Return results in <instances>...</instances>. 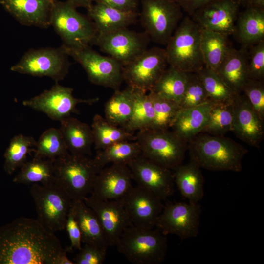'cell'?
Masks as SVG:
<instances>
[{"instance_id": "cell-37", "label": "cell", "mask_w": 264, "mask_h": 264, "mask_svg": "<svg viewBox=\"0 0 264 264\" xmlns=\"http://www.w3.org/2000/svg\"><path fill=\"white\" fill-rule=\"evenodd\" d=\"M37 141L32 136L22 134L17 135L11 140L4 154V169L12 174L26 161L27 154L35 151Z\"/></svg>"}, {"instance_id": "cell-49", "label": "cell", "mask_w": 264, "mask_h": 264, "mask_svg": "<svg viewBox=\"0 0 264 264\" xmlns=\"http://www.w3.org/2000/svg\"><path fill=\"white\" fill-rule=\"evenodd\" d=\"M67 1L76 8L84 7L87 9L97 0H67Z\"/></svg>"}, {"instance_id": "cell-22", "label": "cell", "mask_w": 264, "mask_h": 264, "mask_svg": "<svg viewBox=\"0 0 264 264\" xmlns=\"http://www.w3.org/2000/svg\"><path fill=\"white\" fill-rule=\"evenodd\" d=\"M5 10L21 24L47 28L54 0H2Z\"/></svg>"}, {"instance_id": "cell-14", "label": "cell", "mask_w": 264, "mask_h": 264, "mask_svg": "<svg viewBox=\"0 0 264 264\" xmlns=\"http://www.w3.org/2000/svg\"><path fill=\"white\" fill-rule=\"evenodd\" d=\"M150 40L145 31L138 32L124 28L105 34H97L93 44L123 66L148 49Z\"/></svg>"}, {"instance_id": "cell-2", "label": "cell", "mask_w": 264, "mask_h": 264, "mask_svg": "<svg viewBox=\"0 0 264 264\" xmlns=\"http://www.w3.org/2000/svg\"><path fill=\"white\" fill-rule=\"evenodd\" d=\"M190 159L201 168L214 171L240 172L247 150L232 139L221 135L201 134L188 141Z\"/></svg>"}, {"instance_id": "cell-27", "label": "cell", "mask_w": 264, "mask_h": 264, "mask_svg": "<svg viewBox=\"0 0 264 264\" xmlns=\"http://www.w3.org/2000/svg\"><path fill=\"white\" fill-rule=\"evenodd\" d=\"M60 130L69 153L90 156L94 144L91 127L71 116L60 121Z\"/></svg>"}, {"instance_id": "cell-24", "label": "cell", "mask_w": 264, "mask_h": 264, "mask_svg": "<svg viewBox=\"0 0 264 264\" xmlns=\"http://www.w3.org/2000/svg\"><path fill=\"white\" fill-rule=\"evenodd\" d=\"M213 102L180 109L171 127L172 131L186 141L202 132L207 125Z\"/></svg>"}, {"instance_id": "cell-52", "label": "cell", "mask_w": 264, "mask_h": 264, "mask_svg": "<svg viewBox=\"0 0 264 264\" xmlns=\"http://www.w3.org/2000/svg\"><path fill=\"white\" fill-rule=\"evenodd\" d=\"M2 3H3L2 0H0V5H2Z\"/></svg>"}, {"instance_id": "cell-29", "label": "cell", "mask_w": 264, "mask_h": 264, "mask_svg": "<svg viewBox=\"0 0 264 264\" xmlns=\"http://www.w3.org/2000/svg\"><path fill=\"white\" fill-rule=\"evenodd\" d=\"M233 34L244 48L264 41V9L246 7L239 13Z\"/></svg>"}, {"instance_id": "cell-21", "label": "cell", "mask_w": 264, "mask_h": 264, "mask_svg": "<svg viewBox=\"0 0 264 264\" xmlns=\"http://www.w3.org/2000/svg\"><path fill=\"white\" fill-rule=\"evenodd\" d=\"M231 131L242 141L258 148L264 138V121L253 109L244 94H238L233 102Z\"/></svg>"}, {"instance_id": "cell-8", "label": "cell", "mask_w": 264, "mask_h": 264, "mask_svg": "<svg viewBox=\"0 0 264 264\" xmlns=\"http://www.w3.org/2000/svg\"><path fill=\"white\" fill-rule=\"evenodd\" d=\"M30 193L35 205L37 220L53 233L65 229L73 201L67 192L56 183H34L31 185Z\"/></svg>"}, {"instance_id": "cell-32", "label": "cell", "mask_w": 264, "mask_h": 264, "mask_svg": "<svg viewBox=\"0 0 264 264\" xmlns=\"http://www.w3.org/2000/svg\"><path fill=\"white\" fill-rule=\"evenodd\" d=\"M91 128L95 148L97 150L118 142L136 140L134 132L112 124L99 114L94 115Z\"/></svg>"}, {"instance_id": "cell-7", "label": "cell", "mask_w": 264, "mask_h": 264, "mask_svg": "<svg viewBox=\"0 0 264 264\" xmlns=\"http://www.w3.org/2000/svg\"><path fill=\"white\" fill-rule=\"evenodd\" d=\"M67 1L54 0L50 24L60 37L63 44L73 47L90 46L93 44L97 31L93 22L79 12Z\"/></svg>"}, {"instance_id": "cell-20", "label": "cell", "mask_w": 264, "mask_h": 264, "mask_svg": "<svg viewBox=\"0 0 264 264\" xmlns=\"http://www.w3.org/2000/svg\"><path fill=\"white\" fill-rule=\"evenodd\" d=\"M132 174L125 164H111L100 170L90 196L101 200L121 199L132 187Z\"/></svg>"}, {"instance_id": "cell-10", "label": "cell", "mask_w": 264, "mask_h": 264, "mask_svg": "<svg viewBox=\"0 0 264 264\" xmlns=\"http://www.w3.org/2000/svg\"><path fill=\"white\" fill-rule=\"evenodd\" d=\"M62 47L82 66L92 84L119 89L124 80L123 66L117 61L101 55L90 46L73 47L63 44Z\"/></svg>"}, {"instance_id": "cell-3", "label": "cell", "mask_w": 264, "mask_h": 264, "mask_svg": "<svg viewBox=\"0 0 264 264\" xmlns=\"http://www.w3.org/2000/svg\"><path fill=\"white\" fill-rule=\"evenodd\" d=\"M201 31L190 16L182 19L165 48L169 66L186 73H197L205 66Z\"/></svg>"}, {"instance_id": "cell-46", "label": "cell", "mask_w": 264, "mask_h": 264, "mask_svg": "<svg viewBox=\"0 0 264 264\" xmlns=\"http://www.w3.org/2000/svg\"><path fill=\"white\" fill-rule=\"evenodd\" d=\"M65 229L68 233L70 241V246L66 248L67 251L73 249L80 250L82 248V242L81 232L72 208L67 215Z\"/></svg>"}, {"instance_id": "cell-6", "label": "cell", "mask_w": 264, "mask_h": 264, "mask_svg": "<svg viewBox=\"0 0 264 264\" xmlns=\"http://www.w3.org/2000/svg\"><path fill=\"white\" fill-rule=\"evenodd\" d=\"M135 136L144 157L171 170L182 164L188 142L172 131L146 129L137 131Z\"/></svg>"}, {"instance_id": "cell-31", "label": "cell", "mask_w": 264, "mask_h": 264, "mask_svg": "<svg viewBox=\"0 0 264 264\" xmlns=\"http://www.w3.org/2000/svg\"><path fill=\"white\" fill-rule=\"evenodd\" d=\"M20 168L13 179L15 183L47 185L55 183L54 160L34 157Z\"/></svg>"}, {"instance_id": "cell-30", "label": "cell", "mask_w": 264, "mask_h": 264, "mask_svg": "<svg viewBox=\"0 0 264 264\" xmlns=\"http://www.w3.org/2000/svg\"><path fill=\"white\" fill-rule=\"evenodd\" d=\"M228 36L201 28L200 47L205 67L216 73L232 47Z\"/></svg>"}, {"instance_id": "cell-38", "label": "cell", "mask_w": 264, "mask_h": 264, "mask_svg": "<svg viewBox=\"0 0 264 264\" xmlns=\"http://www.w3.org/2000/svg\"><path fill=\"white\" fill-rule=\"evenodd\" d=\"M34 157L54 160L69 152L60 129L50 128L37 141Z\"/></svg>"}, {"instance_id": "cell-35", "label": "cell", "mask_w": 264, "mask_h": 264, "mask_svg": "<svg viewBox=\"0 0 264 264\" xmlns=\"http://www.w3.org/2000/svg\"><path fill=\"white\" fill-rule=\"evenodd\" d=\"M140 154V146L136 140L122 141L98 150L93 159L102 169L110 163L127 165Z\"/></svg>"}, {"instance_id": "cell-39", "label": "cell", "mask_w": 264, "mask_h": 264, "mask_svg": "<svg viewBox=\"0 0 264 264\" xmlns=\"http://www.w3.org/2000/svg\"><path fill=\"white\" fill-rule=\"evenodd\" d=\"M208 96L214 102H233L239 94L233 91L215 72L203 67L197 72Z\"/></svg>"}, {"instance_id": "cell-26", "label": "cell", "mask_w": 264, "mask_h": 264, "mask_svg": "<svg viewBox=\"0 0 264 264\" xmlns=\"http://www.w3.org/2000/svg\"><path fill=\"white\" fill-rule=\"evenodd\" d=\"M71 208L80 228L82 242L107 250L110 246L94 212L84 200H73Z\"/></svg>"}, {"instance_id": "cell-47", "label": "cell", "mask_w": 264, "mask_h": 264, "mask_svg": "<svg viewBox=\"0 0 264 264\" xmlns=\"http://www.w3.org/2000/svg\"><path fill=\"white\" fill-rule=\"evenodd\" d=\"M114 8L127 12H137L138 0H97Z\"/></svg>"}, {"instance_id": "cell-1", "label": "cell", "mask_w": 264, "mask_h": 264, "mask_svg": "<svg viewBox=\"0 0 264 264\" xmlns=\"http://www.w3.org/2000/svg\"><path fill=\"white\" fill-rule=\"evenodd\" d=\"M65 250L37 219L20 217L0 226V264H56Z\"/></svg>"}, {"instance_id": "cell-23", "label": "cell", "mask_w": 264, "mask_h": 264, "mask_svg": "<svg viewBox=\"0 0 264 264\" xmlns=\"http://www.w3.org/2000/svg\"><path fill=\"white\" fill-rule=\"evenodd\" d=\"M88 16L93 22L97 34H105L134 24L137 12H127L110 7L97 1L87 9Z\"/></svg>"}, {"instance_id": "cell-33", "label": "cell", "mask_w": 264, "mask_h": 264, "mask_svg": "<svg viewBox=\"0 0 264 264\" xmlns=\"http://www.w3.org/2000/svg\"><path fill=\"white\" fill-rule=\"evenodd\" d=\"M188 79L189 73L169 66L150 91L179 104L185 90Z\"/></svg>"}, {"instance_id": "cell-11", "label": "cell", "mask_w": 264, "mask_h": 264, "mask_svg": "<svg viewBox=\"0 0 264 264\" xmlns=\"http://www.w3.org/2000/svg\"><path fill=\"white\" fill-rule=\"evenodd\" d=\"M68 55L61 46L30 49L10 70L36 77L46 76L56 83L68 74L70 66Z\"/></svg>"}, {"instance_id": "cell-19", "label": "cell", "mask_w": 264, "mask_h": 264, "mask_svg": "<svg viewBox=\"0 0 264 264\" xmlns=\"http://www.w3.org/2000/svg\"><path fill=\"white\" fill-rule=\"evenodd\" d=\"M83 200L98 218L109 246H115L124 230L132 225L120 199L101 200L89 196Z\"/></svg>"}, {"instance_id": "cell-25", "label": "cell", "mask_w": 264, "mask_h": 264, "mask_svg": "<svg viewBox=\"0 0 264 264\" xmlns=\"http://www.w3.org/2000/svg\"><path fill=\"white\" fill-rule=\"evenodd\" d=\"M248 64L246 48L237 50L232 46L216 73L233 91L240 94L248 78Z\"/></svg>"}, {"instance_id": "cell-13", "label": "cell", "mask_w": 264, "mask_h": 264, "mask_svg": "<svg viewBox=\"0 0 264 264\" xmlns=\"http://www.w3.org/2000/svg\"><path fill=\"white\" fill-rule=\"evenodd\" d=\"M201 214L199 203L169 202L164 205L155 227L166 236L175 235L183 240L195 238L199 232Z\"/></svg>"}, {"instance_id": "cell-43", "label": "cell", "mask_w": 264, "mask_h": 264, "mask_svg": "<svg viewBox=\"0 0 264 264\" xmlns=\"http://www.w3.org/2000/svg\"><path fill=\"white\" fill-rule=\"evenodd\" d=\"M248 99L253 109L264 121V85L263 81L248 78L244 83L242 92Z\"/></svg>"}, {"instance_id": "cell-28", "label": "cell", "mask_w": 264, "mask_h": 264, "mask_svg": "<svg viewBox=\"0 0 264 264\" xmlns=\"http://www.w3.org/2000/svg\"><path fill=\"white\" fill-rule=\"evenodd\" d=\"M174 183L183 197L191 203H199L204 195V177L200 167L191 160L174 169Z\"/></svg>"}, {"instance_id": "cell-9", "label": "cell", "mask_w": 264, "mask_h": 264, "mask_svg": "<svg viewBox=\"0 0 264 264\" xmlns=\"http://www.w3.org/2000/svg\"><path fill=\"white\" fill-rule=\"evenodd\" d=\"M141 25L153 42L166 46L183 18L174 0H141Z\"/></svg>"}, {"instance_id": "cell-16", "label": "cell", "mask_w": 264, "mask_h": 264, "mask_svg": "<svg viewBox=\"0 0 264 264\" xmlns=\"http://www.w3.org/2000/svg\"><path fill=\"white\" fill-rule=\"evenodd\" d=\"M127 165L137 185L149 190L162 201L174 194L175 183L171 169L157 164L141 154Z\"/></svg>"}, {"instance_id": "cell-40", "label": "cell", "mask_w": 264, "mask_h": 264, "mask_svg": "<svg viewBox=\"0 0 264 264\" xmlns=\"http://www.w3.org/2000/svg\"><path fill=\"white\" fill-rule=\"evenodd\" d=\"M233 102H214L210 110L208 120L202 132L222 135L231 131Z\"/></svg>"}, {"instance_id": "cell-36", "label": "cell", "mask_w": 264, "mask_h": 264, "mask_svg": "<svg viewBox=\"0 0 264 264\" xmlns=\"http://www.w3.org/2000/svg\"><path fill=\"white\" fill-rule=\"evenodd\" d=\"M132 89L134 97L132 113L129 121L123 128L134 132L149 129L153 123L155 113L150 94L137 89Z\"/></svg>"}, {"instance_id": "cell-4", "label": "cell", "mask_w": 264, "mask_h": 264, "mask_svg": "<svg viewBox=\"0 0 264 264\" xmlns=\"http://www.w3.org/2000/svg\"><path fill=\"white\" fill-rule=\"evenodd\" d=\"M55 183L72 200H83L90 194L95 179L101 169L93 158L68 152L54 160Z\"/></svg>"}, {"instance_id": "cell-48", "label": "cell", "mask_w": 264, "mask_h": 264, "mask_svg": "<svg viewBox=\"0 0 264 264\" xmlns=\"http://www.w3.org/2000/svg\"><path fill=\"white\" fill-rule=\"evenodd\" d=\"M190 16L197 9L217 0H174Z\"/></svg>"}, {"instance_id": "cell-17", "label": "cell", "mask_w": 264, "mask_h": 264, "mask_svg": "<svg viewBox=\"0 0 264 264\" xmlns=\"http://www.w3.org/2000/svg\"><path fill=\"white\" fill-rule=\"evenodd\" d=\"M133 225L153 228L162 211V200L155 194L139 186H132L120 199Z\"/></svg>"}, {"instance_id": "cell-5", "label": "cell", "mask_w": 264, "mask_h": 264, "mask_svg": "<svg viewBox=\"0 0 264 264\" xmlns=\"http://www.w3.org/2000/svg\"><path fill=\"white\" fill-rule=\"evenodd\" d=\"M115 246L132 264H160L166 257L168 242L158 229L132 225L124 230Z\"/></svg>"}, {"instance_id": "cell-50", "label": "cell", "mask_w": 264, "mask_h": 264, "mask_svg": "<svg viewBox=\"0 0 264 264\" xmlns=\"http://www.w3.org/2000/svg\"><path fill=\"white\" fill-rule=\"evenodd\" d=\"M246 7L264 9V0H247Z\"/></svg>"}, {"instance_id": "cell-41", "label": "cell", "mask_w": 264, "mask_h": 264, "mask_svg": "<svg viewBox=\"0 0 264 264\" xmlns=\"http://www.w3.org/2000/svg\"><path fill=\"white\" fill-rule=\"evenodd\" d=\"M148 93L151 97L155 113L153 123L149 129L169 130L180 110L179 104L152 91Z\"/></svg>"}, {"instance_id": "cell-44", "label": "cell", "mask_w": 264, "mask_h": 264, "mask_svg": "<svg viewBox=\"0 0 264 264\" xmlns=\"http://www.w3.org/2000/svg\"><path fill=\"white\" fill-rule=\"evenodd\" d=\"M248 52V78L263 81L264 78V41L250 47Z\"/></svg>"}, {"instance_id": "cell-45", "label": "cell", "mask_w": 264, "mask_h": 264, "mask_svg": "<svg viewBox=\"0 0 264 264\" xmlns=\"http://www.w3.org/2000/svg\"><path fill=\"white\" fill-rule=\"evenodd\" d=\"M107 250L96 246L85 244L74 259L76 264H102L104 263Z\"/></svg>"}, {"instance_id": "cell-15", "label": "cell", "mask_w": 264, "mask_h": 264, "mask_svg": "<svg viewBox=\"0 0 264 264\" xmlns=\"http://www.w3.org/2000/svg\"><path fill=\"white\" fill-rule=\"evenodd\" d=\"M73 89L64 87L56 83L51 88L28 100L22 104L34 110L45 113L51 119L61 121L77 113L76 106L79 103L92 104L98 98L78 99L73 95Z\"/></svg>"}, {"instance_id": "cell-51", "label": "cell", "mask_w": 264, "mask_h": 264, "mask_svg": "<svg viewBox=\"0 0 264 264\" xmlns=\"http://www.w3.org/2000/svg\"><path fill=\"white\" fill-rule=\"evenodd\" d=\"M239 0L241 2V3L243 2L245 3L247 0Z\"/></svg>"}, {"instance_id": "cell-34", "label": "cell", "mask_w": 264, "mask_h": 264, "mask_svg": "<svg viewBox=\"0 0 264 264\" xmlns=\"http://www.w3.org/2000/svg\"><path fill=\"white\" fill-rule=\"evenodd\" d=\"M134 97L133 89L128 87L123 90H115L106 103L105 118L116 126L124 127L130 119L133 111Z\"/></svg>"}, {"instance_id": "cell-12", "label": "cell", "mask_w": 264, "mask_h": 264, "mask_svg": "<svg viewBox=\"0 0 264 264\" xmlns=\"http://www.w3.org/2000/svg\"><path fill=\"white\" fill-rule=\"evenodd\" d=\"M169 66L165 48L147 49L123 66V76L128 86L147 92L151 91Z\"/></svg>"}, {"instance_id": "cell-18", "label": "cell", "mask_w": 264, "mask_h": 264, "mask_svg": "<svg viewBox=\"0 0 264 264\" xmlns=\"http://www.w3.org/2000/svg\"><path fill=\"white\" fill-rule=\"evenodd\" d=\"M241 3L239 0H217L190 16L201 28L229 36L234 33Z\"/></svg>"}, {"instance_id": "cell-42", "label": "cell", "mask_w": 264, "mask_h": 264, "mask_svg": "<svg viewBox=\"0 0 264 264\" xmlns=\"http://www.w3.org/2000/svg\"><path fill=\"white\" fill-rule=\"evenodd\" d=\"M209 101L210 100L197 73H189L188 83L179 104L180 109L197 106Z\"/></svg>"}]
</instances>
